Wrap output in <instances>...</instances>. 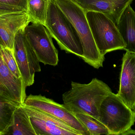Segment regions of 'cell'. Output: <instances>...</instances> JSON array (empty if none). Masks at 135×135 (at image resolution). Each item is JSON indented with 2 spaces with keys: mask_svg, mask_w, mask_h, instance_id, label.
Segmentation results:
<instances>
[{
  "mask_svg": "<svg viewBox=\"0 0 135 135\" xmlns=\"http://www.w3.org/2000/svg\"><path fill=\"white\" fill-rule=\"evenodd\" d=\"M126 47V51L135 53V12L129 5L117 24Z\"/></svg>",
  "mask_w": 135,
  "mask_h": 135,
  "instance_id": "cell-14",
  "label": "cell"
},
{
  "mask_svg": "<svg viewBox=\"0 0 135 135\" xmlns=\"http://www.w3.org/2000/svg\"><path fill=\"white\" fill-rule=\"evenodd\" d=\"M0 81L7 90L12 99L23 105L27 96L26 88L22 78L18 79L3 62L0 53Z\"/></svg>",
  "mask_w": 135,
  "mask_h": 135,
  "instance_id": "cell-13",
  "label": "cell"
},
{
  "mask_svg": "<svg viewBox=\"0 0 135 135\" xmlns=\"http://www.w3.org/2000/svg\"><path fill=\"white\" fill-rule=\"evenodd\" d=\"M13 124L5 135H36L30 118L23 105L18 107L13 115Z\"/></svg>",
  "mask_w": 135,
  "mask_h": 135,
  "instance_id": "cell-15",
  "label": "cell"
},
{
  "mask_svg": "<svg viewBox=\"0 0 135 135\" xmlns=\"http://www.w3.org/2000/svg\"><path fill=\"white\" fill-rule=\"evenodd\" d=\"M30 23L31 20L26 11L0 15V40L4 48L13 49L17 33Z\"/></svg>",
  "mask_w": 135,
  "mask_h": 135,
  "instance_id": "cell-11",
  "label": "cell"
},
{
  "mask_svg": "<svg viewBox=\"0 0 135 135\" xmlns=\"http://www.w3.org/2000/svg\"><path fill=\"white\" fill-rule=\"evenodd\" d=\"M135 135V130H132L131 128L122 134V135Z\"/></svg>",
  "mask_w": 135,
  "mask_h": 135,
  "instance_id": "cell-23",
  "label": "cell"
},
{
  "mask_svg": "<svg viewBox=\"0 0 135 135\" xmlns=\"http://www.w3.org/2000/svg\"><path fill=\"white\" fill-rule=\"evenodd\" d=\"M0 95L8 100L14 101L11 97L8 91L5 88L1 81H0Z\"/></svg>",
  "mask_w": 135,
  "mask_h": 135,
  "instance_id": "cell-22",
  "label": "cell"
},
{
  "mask_svg": "<svg viewBox=\"0 0 135 135\" xmlns=\"http://www.w3.org/2000/svg\"><path fill=\"white\" fill-rule=\"evenodd\" d=\"M25 34L40 62L55 66L59 62L58 51L52 36L43 25L32 23L24 29Z\"/></svg>",
  "mask_w": 135,
  "mask_h": 135,
  "instance_id": "cell-7",
  "label": "cell"
},
{
  "mask_svg": "<svg viewBox=\"0 0 135 135\" xmlns=\"http://www.w3.org/2000/svg\"><path fill=\"white\" fill-rule=\"evenodd\" d=\"M23 106L36 135H81L67 124L50 114L24 105Z\"/></svg>",
  "mask_w": 135,
  "mask_h": 135,
  "instance_id": "cell-9",
  "label": "cell"
},
{
  "mask_svg": "<svg viewBox=\"0 0 135 135\" xmlns=\"http://www.w3.org/2000/svg\"><path fill=\"white\" fill-rule=\"evenodd\" d=\"M24 105L44 112L63 121L81 135H90L87 128L64 104H59L41 94L27 96Z\"/></svg>",
  "mask_w": 135,
  "mask_h": 135,
  "instance_id": "cell-8",
  "label": "cell"
},
{
  "mask_svg": "<svg viewBox=\"0 0 135 135\" xmlns=\"http://www.w3.org/2000/svg\"><path fill=\"white\" fill-rule=\"evenodd\" d=\"M86 16L95 43L102 55L125 49L126 45L116 25L106 15L86 11Z\"/></svg>",
  "mask_w": 135,
  "mask_h": 135,
  "instance_id": "cell-4",
  "label": "cell"
},
{
  "mask_svg": "<svg viewBox=\"0 0 135 135\" xmlns=\"http://www.w3.org/2000/svg\"><path fill=\"white\" fill-rule=\"evenodd\" d=\"M23 11H26L23 9L18 8V7L0 3V15L10 13L23 12Z\"/></svg>",
  "mask_w": 135,
  "mask_h": 135,
  "instance_id": "cell-21",
  "label": "cell"
},
{
  "mask_svg": "<svg viewBox=\"0 0 135 135\" xmlns=\"http://www.w3.org/2000/svg\"><path fill=\"white\" fill-rule=\"evenodd\" d=\"M67 17L80 40L83 51L82 59L95 69L102 67L105 56L95 43L85 10L73 0H54Z\"/></svg>",
  "mask_w": 135,
  "mask_h": 135,
  "instance_id": "cell-2",
  "label": "cell"
},
{
  "mask_svg": "<svg viewBox=\"0 0 135 135\" xmlns=\"http://www.w3.org/2000/svg\"><path fill=\"white\" fill-rule=\"evenodd\" d=\"M3 48H4V47H3L2 43L1 41V40H0V50L2 49Z\"/></svg>",
  "mask_w": 135,
  "mask_h": 135,
  "instance_id": "cell-24",
  "label": "cell"
},
{
  "mask_svg": "<svg viewBox=\"0 0 135 135\" xmlns=\"http://www.w3.org/2000/svg\"><path fill=\"white\" fill-rule=\"evenodd\" d=\"M0 3L23 9L27 12V0H0Z\"/></svg>",
  "mask_w": 135,
  "mask_h": 135,
  "instance_id": "cell-20",
  "label": "cell"
},
{
  "mask_svg": "<svg viewBox=\"0 0 135 135\" xmlns=\"http://www.w3.org/2000/svg\"><path fill=\"white\" fill-rule=\"evenodd\" d=\"M75 115L87 128L90 135H109L108 129L90 115L83 113H77Z\"/></svg>",
  "mask_w": 135,
  "mask_h": 135,
  "instance_id": "cell-18",
  "label": "cell"
},
{
  "mask_svg": "<svg viewBox=\"0 0 135 135\" xmlns=\"http://www.w3.org/2000/svg\"><path fill=\"white\" fill-rule=\"evenodd\" d=\"M24 29H20L16 35L13 50L22 79L26 87L35 82V74L41 71L40 62L27 39Z\"/></svg>",
  "mask_w": 135,
  "mask_h": 135,
  "instance_id": "cell-6",
  "label": "cell"
},
{
  "mask_svg": "<svg viewBox=\"0 0 135 135\" xmlns=\"http://www.w3.org/2000/svg\"><path fill=\"white\" fill-rule=\"evenodd\" d=\"M112 92L108 85L96 78L88 84L71 81L70 89L62 95L63 104L74 114L86 113L99 121L101 105Z\"/></svg>",
  "mask_w": 135,
  "mask_h": 135,
  "instance_id": "cell-1",
  "label": "cell"
},
{
  "mask_svg": "<svg viewBox=\"0 0 135 135\" xmlns=\"http://www.w3.org/2000/svg\"><path fill=\"white\" fill-rule=\"evenodd\" d=\"M0 53L3 62L13 74L18 79L22 78L14 56L13 49L3 48L0 50Z\"/></svg>",
  "mask_w": 135,
  "mask_h": 135,
  "instance_id": "cell-19",
  "label": "cell"
},
{
  "mask_svg": "<svg viewBox=\"0 0 135 135\" xmlns=\"http://www.w3.org/2000/svg\"><path fill=\"white\" fill-rule=\"evenodd\" d=\"M85 11L102 13L116 25L119 21L127 8L133 0H73Z\"/></svg>",
  "mask_w": 135,
  "mask_h": 135,
  "instance_id": "cell-12",
  "label": "cell"
},
{
  "mask_svg": "<svg viewBox=\"0 0 135 135\" xmlns=\"http://www.w3.org/2000/svg\"><path fill=\"white\" fill-rule=\"evenodd\" d=\"M51 0H27V12L31 23L45 26Z\"/></svg>",
  "mask_w": 135,
  "mask_h": 135,
  "instance_id": "cell-17",
  "label": "cell"
},
{
  "mask_svg": "<svg viewBox=\"0 0 135 135\" xmlns=\"http://www.w3.org/2000/svg\"><path fill=\"white\" fill-rule=\"evenodd\" d=\"M20 105L0 95V135H5L12 125L14 112Z\"/></svg>",
  "mask_w": 135,
  "mask_h": 135,
  "instance_id": "cell-16",
  "label": "cell"
},
{
  "mask_svg": "<svg viewBox=\"0 0 135 135\" xmlns=\"http://www.w3.org/2000/svg\"><path fill=\"white\" fill-rule=\"evenodd\" d=\"M45 27L59 47L82 58L83 51L74 28L54 0H51Z\"/></svg>",
  "mask_w": 135,
  "mask_h": 135,
  "instance_id": "cell-3",
  "label": "cell"
},
{
  "mask_svg": "<svg viewBox=\"0 0 135 135\" xmlns=\"http://www.w3.org/2000/svg\"><path fill=\"white\" fill-rule=\"evenodd\" d=\"M117 94L128 107L135 111V53L126 51L124 54Z\"/></svg>",
  "mask_w": 135,
  "mask_h": 135,
  "instance_id": "cell-10",
  "label": "cell"
},
{
  "mask_svg": "<svg viewBox=\"0 0 135 135\" xmlns=\"http://www.w3.org/2000/svg\"><path fill=\"white\" fill-rule=\"evenodd\" d=\"M99 121L108 129L109 135H122L134 124L135 111L112 92L101 105Z\"/></svg>",
  "mask_w": 135,
  "mask_h": 135,
  "instance_id": "cell-5",
  "label": "cell"
}]
</instances>
